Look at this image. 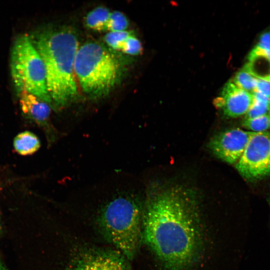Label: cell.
Instances as JSON below:
<instances>
[{
	"instance_id": "1",
	"label": "cell",
	"mask_w": 270,
	"mask_h": 270,
	"mask_svg": "<svg viewBox=\"0 0 270 270\" xmlns=\"http://www.w3.org/2000/svg\"><path fill=\"white\" fill-rule=\"evenodd\" d=\"M196 199L171 188L148 197L143 207L142 240L165 270H190L198 260L202 232Z\"/></svg>"
},
{
	"instance_id": "2",
	"label": "cell",
	"mask_w": 270,
	"mask_h": 270,
	"mask_svg": "<svg viewBox=\"0 0 270 270\" xmlns=\"http://www.w3.org/2000/svg\"><path fill=\"white\" fill-rule=\"evenodd\" d=\"M30 38L44 64L52 106L57 109L68 106L78 96L74 70L79 48L76 33L60 28L37 32Z\"/></svg>"
},
{
	"instance_id": "3",
	"label": "cell",
	"mask_w": 270,
	"mask_h": 270,
	"mask_svg": "<svg viewBox=\"0 0 270 270\" xmlns=\"http://www.w3.org/2000/svg\"><path fill=\"white\" fill-rule=\"evenodd\" d=\"M143 207L132 194L114 197L102 208L98 223L106 238L128 260L136 256L142 240Z\"/></svg>"
},
{
	"instance_id": "4",
	"label": "cell",
	"mask_w": 270,
	"mask_h": 270,
	"mask_svg": "<svg viewBox=\"0 0 270 270\" xmlns=\"http://www.w3.org/2000/svg\"><path fill=\"white\" fill-rule=\"evenodd\" d=\"M74 70L84 92L93 98L107 96L118 82L121 73L116 58L94 42L78 48Z\"/></svg>"
},
{
	"instance_id": "5",
	"label": "cell",
	"mask_w": 270,
	"mask_h": 270,
	"mask_svg": "<svg viewBox=\"0 0 270 270\" xmlns=\"http://www.w3.org/2000/svg\"><path fill=\"white\" fill-rule=\"evenodd\" d=\"M10 68L12 78L18 94L22 92L30 93L52 106L43 61L28 35H20L14 40Z\"/></svg>"
},
{
	"instance_id": "6",
	"label": "cell",
	"mask_w": 270,
	"mask_h": 270,
	"mask_svg": "<svg viewBox=\"0 0 270 270\" xmlns=\"http://www.w3.org/2000/svg\"><path fill=\"white\" fill-rule=\"evenodd\" d=\"M236 168L252 182L270 176V132H254Z\"/></svg>"
},
{
	"instance_id": "7",
	"label": "cell",
	"mask_w": 270,
	"mask_h": 270,
	"mask_svg": "<svg viewBox=\"0 0 270 270\" xmlns=\"http://www.w3.org/2000/svg\"><path fill=\"white\" fill-rule=\"evenodd\" d=\"M254 132L238 128L226 130L213 136L209 147L220 159L229 164H236Z\"/></svg>"
},
{
	"instance_id": "8",
	"label": "cell",
	"mask_w": 270,
	"mask_h": 270,
	"mask_svg": "<svg viewBox=\"0 0 270 270\" xmlns=\"http://www.w3.org/2000/svg\"><path fill=\"white\" fill-rule=\"evenodd\" d=\"M127 260L118 250H89L74 258L66 270H129Z\"/></svg>"
},
{
	"instance_id": "9",
	"label": "cell",
	"mask_w": 270,
	"mask_h": 270,
	"mask_svg": "<svg viewBox=\"0 0 270 270\" xmlns=\"http://www.w3.org/2000/svg\"><path fill=\"white\" fill-rule=\"evenodd\" d=\"M253 102L252 93L236 86L233 82L226 83L220 96L216 98L214 104L224 116L236 118L246 114Z\"/></svg>"
},
{
	"instance_id": "10",
	"label": "cell",
	"mask_w": 270,
	"mask_h": 270,
	"mask_svg": "<svg viewBox=\"0 0 270 270\" xmlns=\"http://www.w3.org/2000/svg\"><path fill=\"white\" fill-rule=\"evenodd\" d=\"M24 115L41 126L49 128L51 106L38 96L26 92L18 94Z\"/></svg>"
},
{
	"instance_id": "11",
	"label": "cell",
	"mask_w": 270,
	"mask_h": 270,
	"mask_svg": "<svg viewBox=\"0 0 270 270\" xmlns=\"http://www.w3.org/2000/svg\"><path fill=\"white\" fill-rule=\"evenodd\" d=\"M248 60L244 66L256 78L270 82V52L254 48Z\"/></svg>"
},
{
	"instance_id": "12",
	"label": "cell",
	"mask_w": 270,
	"mask_h": 270,
	"mask_svg": "<svg viewBox=\"0 0 270 270\" xmlns=\"http://www.w3.org/2000/svg\"><path fill=\"white\" fill-rule=\"evenodd\" d=\"M16 150L22 155L31 154L40 146L38 138L32 132L26 131L18 134L14 140Z\"/></svg>"
},
{
	"instance_id": "13",
	"label": "cell",
	"mask_w": 270,
	"mask_h": 270,
	"mask_svg": "<svg viewBox=\"0 0 270 270\" xmlns=\"http://www.w3.org/2000/svg\"><path fill=\"white\" fill-rule=\"evenodd\" d=\"M110 12L104 6L96 8L90 11L86 18V26L94 30H106Z\"/></svg>"
},
{
	"instance_id": "14",
	"label": "cell",
	"mask_w": 270,
	"mask_h": 270,
	"mask_svg": "<svg viewBox=\"0 0 270 270\" xmlns=\"http://www.w3.org/2000/svg\"><path fill=\"white\" fill-rule=\"evenodd\" d=\"M253 102L246 114L245 119L252 118L266 114L270 107V98L258 92H254Z\"/></svg>"
},
{
	"instance_id": "15",
	"label": "cell",
	"mask_w": 270,
	"mask_h": 270,
	"mask_svg": "<svg viewBox=\"0 0 270 270\" xmlns=\"http://www.w3.org/2000/svg\"><path fill=\"white\" fill-rule=\"evenodd\" d=\"M258 78L254 77L244 66L237 72L233 82L238 88L252 93L256 90Z\"/></svg>"
},
{
	"instance_id": "16",
	"label": "cell",
	"mask_w": 270,
	"mask_h": 270,
	"mask_svg": "<svg viewBox=\"0 0 270 270\" xmlns=\"http://www.w3.org/2000/svg\"><path fill=\"white\" fill-rule=\"evenodd\" d=\"M242 125L252 132H266L270 128V116L266 114L260 116L244 119Z\"/></svg>"
},
{
	"instance_id": "17",
	"label": "cell",
	"mask_w": 270,
	"mask_h": 270,
	"mask_svg": "<svg viewBox=\"0 0 270 270\" xmlns=\"http://www.w3.org/2000/svg\"><path fill=\"white\" fill-rule=\"evenodd\" d=\"M128 26V18L120 12H110L106 25V30L109 32H121L126 30Z\"/></svg>"
},
{
	"instance_id": "18",
	"label": "cell",
	"mask_w": 270,
	"mask_h": 270,
	"mask_svg": "<svg viewBox=\"0 0 270 270\" xmlns=\"http://www.w3.org/2000/svg\"><path fill=\"white\" fill-rule=\"evenodd\" d=\"M132 34L127 30L109 32L105 36L104 40L113 49L120 50L124 42Z\"/></svg>"
},
{
	"instance_id": "19",
	"label": "cell",
	"mask_w": 270,
	"mask_h": 270,
	"mask_svg": "<svg viewBox=\"0 0 270 270\" xmlns=\"http://www.w3.org/2000/svg\"><path fill=\"white\" fill-rule=\"evenodd\" d=\"M120 50L128 54L136 56L142 53V47L140 40L132 34L125 40Z\"/></svg>"
},
{
	"instance_id": "20",
	"label": "cell",
	"mask_w": 270,
	"mask_h": 270,
	"mask_svg": "<svg viewBox=\"0 0 270 270\" xmlns=\"http://www.w3.org/2000/svg\"><path fill=\"white\" fill-rule=\"evenodd\" d=\"M255 48L267 52H270V30L264 32Z\"/></svg>"
},
{
	"instance_id": "21",
	"label": "cell",
	"mask_w": 270,
	"mask_h": 270,
	"mask_svg": "<svg viewBox=\"0 0 270 270\" xmlns=\"http://www.w3.org/2000/svg\"><path fill=\"white\" fill-rule=\"evenodd\" d=\"M255 91L258 92L270 98V82L264 80L258 79Z\"/></svg>"
},
{
	"instance_id": "22",
	"label": "cell",
	"mask_w": 270,
	"mask_h": 270,
	"mask_svg": "<svg viewBox=\"0 0 270 270\" xmlns=\"http://www.w3.org/2000/svg\"><path fill=\"white\" fill-rule=\"evenodd\" d=\"M0 270H8L0 258Z\"/></svg>"
},
{
	"instance_id": "23",
	"label": "cell",
	"mask_w": 270,
	"mask_h": 270,
	"mask_svg": "<svg viewBox=\"0 0 270 270\" xmlns=\"http://www.w3.org/2000/svg\"><path fill=\"white\" fill-rule=\"evenodd\" d=\"M268 204L269 205L270 208V197H268L267 199Z\"/></svg>"
},
{
	"instance_id": "24",
	"label": "cell",
	"mask_w": 270,
	"mask_h": 270,
	"mask_svg": "<svg viewBox=\"0 0 270 270\" xmlns=\"http://www.w3.org/2000/svg\"><path fill=\"white\" fill-rule=\"evenodd\" d=\"M1 232H2V226H1L0 220V235Z\"/></svg>"
},
{
	"instance_id": "25",
	"label": "cell",
	"mask_w": 270,
	"mask_h": 270,
	"mask_svg": "<svg viewBox=\"0 0 270 270\" xmlns=\"http://www.w3.org/2000/svg\"><path fill=\"white\" fill-rule=\"evenodd\" d=\"M269 115L270 116V109H269Z\"/></svg>"
}]
</instances>
